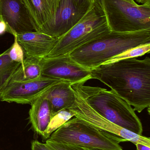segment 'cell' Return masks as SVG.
Segmentation results:
<instances>
[{
	"instance_id": "6da1fadb",
	"label": "cell",
	"mask_w": 150,
	"mask_h": 150,
	"mask_svg": "<svg viewBox=\"0 0 150 150\" xmlns=\"http://www.w3.org/2000/svg\"><path fill=\"white\" fill-rule=\"evenodd\" d=\"M92 79L99 80L134 107L150 113V59L130 58L103 64L91 70Z\"/></svg>"
},
{
	"instance_id": "7a4b0ae2",
	"label": "cell",
	"mask_w": 150,
	"mask_h": 150,
	"mask_svg": "<svg viewBox=\"0 0 150 150\" xmlns=\"http://www.w3.org/2000/svg\"><path fill=\"white\" fill-rule=\"evenodd\" d=\"M150 43V29L133 32L109 33L84 45L70 53L72 59L91 69L122 53Z\"/></svg>"
},
{
	"instance_id": "3957f363",
	"label": "cell",
	"mask_w": 150,
	"mask_h": 150,
	"mask_svg": "<svg viewBox=\"0 0 150 150\" xmlns=\"http://www.w3.org/2000/svg\"><path fill=\"white\" fill-rule=\"evenodd\" d=\"M85 82L71 83L97 113L111 122L135 134L142 136L141 120L134 108L113 91L85 85Z\"/></svg>"
},
{
	"instance_id": "277c9868",
	"label": "cell",
	"mask_w": 150,
	"mask_h": 150,
	"mask_svg": "<svg viewBox=\"0 0 150 150\" xmlns=\"http://www.w3.org/2000/svg\"><path fill=\"white\" fill-rule=\"evenodd\" d=\"M48 140L58 143L100 150H123L119 144L127 142L122 137L75 117L56 129Z\"/></svg>"
},
{
	"instance_id": "5b68a950",
	"label": "cell",
	"mask_w": 150,
	"mask_h": 150,
	"mask_svg": "<svg viewBox=\"0 0 150 150\" xmlns=\"http://www.w3.org/2000/svg\"><path fill=\"white\" fill-rule=\"evenodd\" d=\"M110 31L103 12L92 4L80 21L58 38L55 46L47 57L69 54L78 47Z\"/></svg>"
},
{
	"instance_id": "8992f818",
	"label": "cell",
	"mask_w": 150,
	"mask_h": 150,
	"mask_svg": "<svg viewBox=\"0 0 150 150\" xmlns=\"http://www.w3.org/2000/svg\"><path fill=\"white\" fill-rule=\"evenodd\" d=\"M111 31L133 32L150 29V2L138 5L126 0H101Z\"/></svg>"
},
{
	"instance_id": "52a82bcc",
	"label": "cell",
	"mask_w": 150,
	"mask_h": 150,
	"mask_svg": "<svg viewBox=\"0 0 150 150\" xmlns=\"http://www.w3.org/2000/svg\"><path fill=\"white\" fill-rule=\"evenodd\" d=\"M75 95V103L69 108L77 117L100 129L114 134L135 144H141L150 146V137L136 134L126 129L111 122L94 111L85 101L83 97L75 89L72 88Z\"/></svg>"
},
{
	"instance_id": "ba28073f",
	"label": "cell",
	"mask_w": 150,
	"mask_h": 150,
	"mask_svg": "<svg viewBox=\"0 0 150 150\" xmlns=\"http://www.w3.org/2000/svg\"><path fill=\"white\" fill-rule=\"evenodd\" d=\"M41 76L70 83L86 82L92 79L91 70L79 65L69 54L46 57L41 60Z\"/></svg>"
},
{
	"instance_id": "9c48e42d",
	"label": "cell",
	"mask_w": 150,
	"mask_h": 150,
	"mask_svg": "<svg viewBox=\"0 0 150 150\" xmlns=\"http://www.w3.org/2000/svg\"><path fill=\"white\" fill-rule=\"evenodd\" d=\"M60 81L62 80L51 79L41 76L30 81L10 82L0 92V100L31 105L51 86Z\"/></svg>"
},
{
	"instance_id": "30bf717a",
	"label": "cell",
	"mask_w": 150,
	"mask_h": 150,
	"mask_svg": "<svg viewBox=\"0 0 150 150\" xmlns=\"http://www.w3.org/2000/svg\"><path fill=\"white\" fill-rule=\"evenodd\" d=\"M0 21L13 36L36 31L32 20L22 0H0Z\"/></svg>"
},
{
	"instance_id": "8fae6325",
	"label": "cell",
	"mask_w": 150,
	"mask_h": 150,
	"mask_svg": "<svg viewBox=\"0 0 150 150\" xmlns=\"http://www.w3.org/2000/svg\"><path fill=\"white\" fill-rule=\"evenodd\" d=\"M88 10L78 8L73 0H61L53 21L39 32L59 38L75 25Z\"/></svg>"
},
{
	"instance_id": "7c38bea8",
	"label": "cell",
	"mask_w": 150,
	"mask_h": 150,
	"mask_svg": "<svg viewBox=\"0 0 150 150\" xmlns=\"http://www.w3.org/2000/svg\"><path fill=\"white\" fill-rule=\"evenodd\" d=\"M14 37L23 48L25 56L40 59L48 56L58 40V38L38 31L20 33Z\"/></svg>"
},
{
	"instance_id": "4fadbf2b",
	"label": "cell",
	"mask_w": 150,
	"mask_h": 150,
	"mask_svg": "<svg viewBox=\"0 0 150 150\" xmlns=\"http://www.w3.org/2000/svg\"><path fill=\"white\" fill-rule=\"evenodd\" d=\"M32 20L36 31L51 23L55 18L61 0H22Z\"/></svg>"
},
{
	"instance_id": "5bb4252c",
	"label": "cell",
	"mask_w": 150,
	"mask_h": 150,
	"mask_svg": "<svg viewBox=\"0 0 150 150\" xmlns=\"http://www.w3.org/2000/svg\"><path fill=\"white\" fill-rule=\"evenodd\" d=\"M70 84L68 81H59L43 93L50 103L52 116L60 110L71 108L75 103V98Z\"/></svg>"
},
{
	"instance_id": "9a60e30c",
	"label": "cell",
	"mask_w": 150,
	"mask_h": 150,
	"mask_svg": "<svg viewBox=\"0 0 150 150\" xmlns=\"http://www.w3.org/2000/svg\"><path fill=\"white\" fill-rule=\"evenodd\" d=\"M31 105L29 120L32 128L43 137L52 117L50 103L42 94Z\"/></svg>"
},
{
	"instance_id": "2e32d148",
	"label": "cell",
	"mask_w": 150,
	"mask_h": 150,
	"mask_svg": "<svg viewBox=\"0 0 150 150\" xmlns=\"http://www.w3.org/2000/svg\"><path fill=\"white\" fill-rule=\"evenodd\" d=\"M41 60L25 56L23 61L16 69L9 83L14 81H30L41 76Z\"/></svg>"
},
{
	"instance_id": "e0dca14e",
	"label": "cell",
	"mask_w": 150,
	"mask_h": 150,
	"mask_svg": "<svg viewBox=\"0 0 150 150\" xmlns=\"http://www.w3.org/2000/svg\"><path fill=\"white\" fill-rule=\"evenodd\" d=\"M20 64L10 59L8 49L0 54V92L9 83L12 75Z\"/></svg>"
},
{
	"instance_id": "ac0fdd59",
	"label": "cell",
	"mask_w": 150,
	"mask_h": 150,
	"mask_svg": "<svg viewBox=\"0 0 150 150\" xmlns=\"http://www.w3.org/2000/svg\"><path fill=\"white\" fill-rule=\"evenodd\" d=\"M75 116V113L70 109H63L54 115L45 131L43 140H48L54 131Z\"/></svg>"
},
{
	"instance_id": "d6986e66",
	"label": "cell",
	"mask_w": 150,
	"mask_h": 150,
	"mask_svg": "<svg viewBox=\"0 0 150 150\" xmlns=\"http://www.w3.org/2000/svg\"><path fill=\"white\" fill-rule=\"evenodd\" d=\"M150 52V43L141 45L134 48L129 49L119 55L110 59L106 62L103 64H107L109 63L115 62L121 60L130 58H136L143 56L147 53H149Z\"/></svg>"
},
{
	"instance_id": "ffe728a7",
	"label": "cell",
	"mask_w": 150,
	"mask_h": 150,
	"mask_svg": "<svg viewBox=\"0 0 150 150\" xmlns=\"http://www.w3.org/2000/svg\"><path fill=\"white\" fill-rule=\"evenodd\" d=\"M14 37V43L12 46L8 49V54L12 61L22 63L24 59V53L23 48L18 42L16 38V37Z\"/></svg>"
},
{
	"instance_id": "44dd1931",
	"label": "cell",
	"mask_w": 150,
	"mask_h": 150,
	"mask_svg": "<svg viewBox=\"0 0 150 150\" xmlns=\"http://www.w3.org/2000/svg\"><path fill=\"white\" fill-rule=\"evenodd\" d=\"M46 144L51 150H87L86 148L75 144L58 143L51 142L48 139L46 141Z\"/></svg>"
},
{
	"instance_id": "7402d4cb",
	"label": "cell",
	"mask_w": 150,
	"mask_h": 150,
	"mask_svg": "<svg viewBox=\"0 0 150 150\" xmlns=\"http://www.w3.org/2000/svg\"><path fill=\"white\" fill-rule=\"evenodd\" d=\"M31 150H51L46 144H43L38 140H34L31 142Z\"/></svg>"
},
{
	"instance_id": "603a6c76",
	"label": "cell",
	"mask_w": 150,
	"mask_h": 150,
	"mask_svg": "<svg viewBox=\"0 0 150 150\" xmlns=\"http://www.w3.org/2000/svg\"><path fill=\"white\" fill-rule=\"evenodd\" d=\"M78 8L88 10L92 5L89 0H73Z\"/></svg>"
},
{
	"instance_id": "cb8c5ba5",
	"label": "cell",
	"mask_w": 150,
	"mask_h": 150,
	"mask_svg": "<svg viewBox=\"0 0 150 150\" xmlns=\"http://www.w3.org/2000/svg\"><path fill=\"white\" fill-rule=\"evenodd\" d=\"M92 4H94L97 8L103 12L101 5V0H89Z\"/></svg>"
},
{
	"instance_id": "d4e9b609",
	"label": "cell",
	"mask_w": 150,
	"mask_h": 150,
	"mask_svg": "<svg viewBox=\"0 0 150 150\" xmlns=\"http://www.w3.org/2000/svg\"><path fill=\"white\" fill-rule=\"evenodd\" d=\"M135 145L136 146V150H150V146L139 143L136 144Z\"/></svg>"
},
{
	"instance_id": "484cf974",
	"label": "cell",
	"mask_w": 150,
	"mask_h": 150,
	"mask_svg": "<svg viewBox=\"0 0 150 150\" xmlns=\"http://www.w3.org/2000/svg\"><path fill=\"white\" fill-rule=\"evenodd\" d=\"M7 32V27L4 22L0 21V35H2Z\"/></svg>"
},
{
	"instance_id": "4316f807",
	"label": "cell",
	"mask_w": 150,
	"mask_h": 150,
	"mask_svg": "<svg viewBox=\"0 0 150 150\" xmlns=\"http://www.w3.org/2000/svg\"><path fill=\"white\" fill-rule=\"evenodd\" d=\"M136 1L140 3H142V4L150 2V0H136Z\"/></svg>"
},
{
	"instance_id": "83f0119b",
	"label": "cell",
	"mask_w": 150,
	"mask_h": 150,
	"mask_svg": "<svg viewBox=\"0 0 150 150\" xmlns=\"http://www.w3.org/2000/svg\"><path fill=\"white\" fill-rule=\"evenodd\" d=\"M126 1H128L129 2L132 3L133 4H136V3L134 1V0H126Z\"/></svg>"
},
{
	"instance_id": "f1b7e54d",
	"label": "cell",
	"mask_w": 150,
	"mask_h": 150,
	"mask_svg": "<svg viewBox=\"0 0 150 150\" xmlns=\"http://www.w3.org/2000/svg\"><path fill=\"white\" fill-rule=\"evenodd\" d=\"M86 149H87V150H100L98 149H87V148H86Z\"/></svg>"
}]
</instances>
